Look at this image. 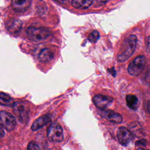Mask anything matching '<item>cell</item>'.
Here are the masks:
<instances>
[{"label": "cell", "instance_id": "44dd1931", "mask_svg": "<svg viewBox=\"0 0 150 150\" xmlns=\"http://www.w3.org/2000/svg\"><path fill=\"white\" fill-rule=\"evenodd\" d=\"M147 110H148V112L150 114V101H148V102Z\"/></svg>", "mask_w": 150, "mask_h": 150}, {"label": "cell", "instance_id": "4fadbf2b", "mask_svg": "<svg viewBox=\"0 0 150 150\" xmlns=\"http://www.w3.org/2000/svg\"><path fill=\"white\" fill-rule=\"evenodd\" d=\"M38 59L43 63H47L50 62L54 57L53 52L48 48H43L39 53Z\"/></svg>", "mask_w": 150, "mask_h": 150}, {"label": "cell", "instance_id": "52a82bcc", "mask_svg": "<svg viewBox=\"0 0 150 150\" xmlns=\"http://www.w3.org/2000/svg\"><path fill=\"white\" fill-rule=\"evenodd\" d=\"M117 135L119 142L124 146L129 144L134 138L132 132L124 127H121L118 128Z\"/></svg>", "mask_w": 150, "mask_h": 150}, {"label": "cell", "instance_id": "9a60e30c", "mask_svg": "<svg viewBox=\"0 0 150 150\" xmlns=\"http://www.w3.org/2000/svg\"><path fill=\"white\" fill-rule=\"evenodd\" d=\"M126 103L127 106L134 110H135L138 105V100L134 94H128L126 96Z\"/></svg>", "mask_w": 150, "mask_h": 150}, {"label": "cell", "instance_id": "7a4b0ae2", "mask_svg": "<svg viewBox=\"0 0 150 150\" xmlns=\"http://www.w3.org/2000/svg\"><path fill=\"white\" fill-rule=\"evenodd\" d=\"M26 33L28 38L33 42H40L45 40L50 36L49 29L43 27L30 26L27 29Z\"/></svg>", "mask_w": 150, "mask_h": 150}, {"label": "cell", "instance_id": "9c48e42d", "mask_svg": "<svg viewBox=\"0 0 150 150\" xmlns=\"http://www.w3.org/2000/svg\"><path fill=\"white\" fill-rule=\"evenodd\" d=\"M100 114L104 118L114 124H120L122 121V116L112 110H101Z\"/></svg>", "mask_w": 150, "mask_h": 150}, {"label": "cell", "instance_id": "30bf717a", "mask_svg": "<svg viewBox=\"0 0 150 150\" xmlns=\"http://www.w3.org/2000/svg\"><path fill=\"white\" fill-rule=\"evenodd\" d=\"M5 26L6 29L12 33H18L22 28L21 21L16 18H11L7 20Z\"/></svg>", "mask_w": 150, "mask_h": 150}, {"label": "cell", "instance_id": "ba28073f", "mask_svg": "<svg viewBox=\"0 0 150 150\" xmlns=\"http://www.w3.org/2000/svg\"><path fill=\"white\" fill-rule=\"evenodd\" d=\"M93 101L97 108L103 110L112 103L113 99L109 96L97 94L94 96L93 98Z\"/></svg>", "mask_w": 150, "mask_h": 150}, {"label": "cell", "instance_id": "ac0fdd59", "mask_svg": "<svg viewBox=\"0 0 150 150\" xmlns=\"http://www.w3.org/2000/svg\"><path fill=\"white\" fill-rule=\"evenodd\" d=\"M27 150H40V149L36 142L33 141H31L28 145Z\"/></svg>", "mask_w": 150, "mask_h": 150}, {"label": "cell", "instance_id": "6da1fadb", "mask_svg": "<svg viewBox=\"0 0 150 150\" xmlns=\"http://www.w3.org/2000/svg\"><path fill=\"white\" fill-rule=\"evenodd\" d=\"M137 43V37L135 35H131L123 42L117 54V60L120 62H124L128 60L134 53Z\"/></svg>", "mask_w": 150, "mask_h": 150}, {"label": "cell", "instance_id": "2e32d148", "mask_svg": "<svg viewBox=\"0 0 150 150\" xmlns=\"http://www.w3.org/2000/svg\"><path fill=\"white\" fill-rule=\"evenodd\" d=\"M14 103L13 100L9 95L0 93V104L4 106H13Z\"/></svg>", "mask_w": 150, "mask_h": 150}, {"label": "cell", "instance_id": "5bb4252c", "mask_svg": "<svg viewBox=\"0 0 150 150\" xmlns=\"http://www.w3.org/2000/svg\"><path fill=\"white\" fill-rule=\"evenodd\" d=\"M93 2L91 0H77L71 1V5L76 8L84 9L89 8Z\"/></svg>", "mask_w": 150, "mask_h": 150}, {"label": "cell", "instance_id": "8fae6325", "mask_svg": "<svg viewBox=\"0 0 150 150\" xmlns=\"http://www.w3.org/2000/svg\"><path fill=\"white\" fill-rule=\"evenodd\" d=\"M51 121L50 116L47 114L43 115L36 120L32 125L31 128L33 131H37L40 128L47 125Z\"/></svg>", "mask_w": 150, "mask_h": 150}, {"label": "cell", "instance_id": "5b68a950", "mask_svg": "<svg viewBox=\"0 0 150 150\" xmlns=\"http://www.w3.org/2000/svg\"><path fill=\"white\" fill-rule=\"evenodd\" d=\"M15 117L6 111H0V126L8 131H12L16 126Z\"/></svg>", "mask_w": 150, "mask_h": 150}, {"label": "cell", "instance_id": "e0dca14e", "mask_svg": "<svg viewBox=\"0 0 150 150\" xmlns=\"http://www.w3.org/2000/svg\"><path fill=\"white\" fill-rule=\"evenodd\" d=\"M99 37H100V35L98 31L94 30L88 35V39L90 42L94 43L97 41V40L99 39Z\"/></svg>", "mask_w": 150, "mask_h": 150}, {"label": "cell", "instance_id": "ffe728a7", "mask_svg": "<svg viewBox=\"0 0 150 150\" xmlns=\"http://www.w3.org/2000/svg\"><path fill=\"white\" fill-rule=\"evenodd\" d=\"M4 135H5L4 131L1 128H0V138H2L4 136Z\"/></svg>", "mask_w": 150, "mask_h": 150}, {"label": "cell", "instance_id": "3957f363", "mask_svg": "<svg viewBox=\"0 0 150 150\" xmlns=\"http://www.w3.org/2000/svg\"><path fill=\"white\" fill-rule=\"evenodd\" d=\"M13 111L17 118L22 122H26L29 119V106L26 102L17 101L13 105Z\"/></svg>", "mask_w": 150, "mask_h": 150}, {"label": "cell", "instance_id": "d6986e66", "mask_svg": "<svg viewBox=\"0 0 150 150\" xmlns=\"http://www.w3.org/2000/svg\"><path fill=\"white\" fill-rule=\"evenodd\" d=\"M146 42H147V45H146V51L147 53H150V36H148L146 39Z\"/></svg>", "mask_w": 150, "mask_h": 150}, {"label": "cell", "instance_id": "277c9868", "mask_svg": "<svg viewBox=\"0 0 150 150\" xmlns=\"http://www.w3.org/2000/svg\"><path fill=\"white\" fill-rule=\"evenodd\" d=\"M145 64V56L143 55L137 56L128 64L127 70L129 74L134 76H138L143 70Z\"/></svg>", "mask_w": 150, "mask_h": 150}, {"label": "cell", "instance_id": "8992f818", "mask_svg": "<svg viewBox=\"0 0 150 150\" xmlns=\"http://www.w3.org/2000/svg\"><path fill=\"white\" fill-rule=\"evenodd\" d=\"M47 136L49 139L52 142H60L63 139V129L57 124H52L47 129Z\"/></svg>", "mask_w": 150, "mask_h": 150}, {"label": "cell", "instance_id": "7402d4cb", "mask_svg": "<svg viewBox=\"0 0 150 150\" xmlns=\"http://www.w3.org/2000/svg\"><path fill=\"white\" fill-rule=\"evenodd\" d=\"M137 150H145V149H143V148H139Z\"/></svg>", "mask_w": 150, "mask_h": 150}, {"label": "cell", "instance_id": "7c38bea8", "mask_svg": "<svg viewBox=\"0 0 150 150\" xmlns=\"http://www.w3.org/2000/svg\"><path fill=\"white\" fill-rule=\"evenodd\" d=\"M31 1H12L11 5L13 10L17 12H23L26 11L30 6Z\"/></svg>", "mask_w": 150, "mask_h": 150}]
</instances>
